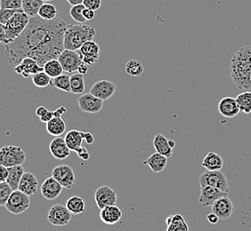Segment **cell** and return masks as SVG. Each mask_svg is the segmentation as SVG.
<instances>
[{
  "label": "cell",
  "instance_id": "cell-54",
  "mask_svg": "<svg viewBox=\"0 0 251 231\" xmlns=\"http://www.w3.org/2000/svg\"><path fill=\"white\" fill-rule=\"evenodd\" d=\"M169 145L174 149L176 147V141L174 140H169Z\"/></svg>",
  "mask_w": 251,
  "mask_h": 231
},
{
  "label": "cell",
  "instance_id": "cell-41",
  "mask_svg": "<svg viewBox=\"0 0 251 231\" xmlns=\"http://www.w3.org/2000/svg\"><path fill=\"white\" fill-rule=\"evenodd\" d=\"M0 7L1 9H22L23 0H0Z\"/></svg>",
  "mask_w": 251,
  "mask_h": 231
},
{
  "label": "cell",
  "instance_id": "cell-27",
  "mask_svg": "<svg viewBox=\"0 0 251 231\" xmlns=\"http://www.w3.org/2000/svg\"><path fill=\"white\" fill-rule=\"evenodd\" d=\"M66 122L62 117L54 116L52 120L47 123L48 133L54 137H58L60 135H63L66 131Z\"/></svg>",
  "mask_w": 251,
  "mask_h": 231
},
{
  "label": "cell",
  "instance_id": "cell-10",
  "mask_svg": "<svg viewBox=\"0 0 251 231\" xmlns=\"http://www.w3.org/2000/svg\"><path fill=\"white\" fill-rule=\"evenodd\" d=\"M60 63L63 66L64 72L74 73L77 71L78 67L83 63L80 53L77 51L64 49L63 53L58 57Z\"/></svg>",
  "mask_w": 251,
  "mask_h": 231
},
{
  "label": "cell",
  "instance_id": "cell-30",
  "mask_svg": "<svg viewBox=\"0 0 251 231\" xmlns=\"http://www.w3.org/2000/svg\"><path fill=\"white\" fill-rule=\"evenodd\" d=\"M66 207L70 210V212L74 215L83 213L87 210L86 201L78 196H73L72 198H69L66 202Z\"/></svg>",
  "mask_w": 251,
  "mask_h": 231
},
{
  "label": "cell",
  "instance_id": "cell-25",
  "mask_svg": "<svg viewBox=\"0 0 251 231\" xmlns=\"http://www.w3.org/2000/svg\"><path fill=\"white\" fill-rule=\"evenodd\" d=\"M166 223L168 226L167 231H190L187 222L180 213L169 215L166 220Z\"/></svg>",
  "mask_w": 251,
  "mask_h": 231
},
{
  "label": "cell",
  "instance_id": "cell-36",
  "mask_svg": "<svg viewBox=\"0 0 251 231\" xmlns=\"http://www.w3.org/2000/svg\"><path fill=\"white\" fill-rule=\"evenodd\" d=\"M144 72V64L137 60H130L126 64V73L131 77H139Z\"/></svg>",
  "mask_w": 251,
  "mask_h": 231
},
{
  "label": "cell",
  "instance_id": "cell-3",
  "mask_svg": "<svg viewBox=\"0 0 251 231\" xmlns=\"http://www.w3.org/2000/svg\"><path fill=\"white\" fill-rule=\"evenodd\" d=\"M96 36L97 30L90 25H68L63 38L64 49L73 51L79 50L86 42L94 40Z\"/></svg>",
  "mask_w": 251,
  "mask_h": 231
},
{
  "label": "cell",
  "instance_id": "cell-26",
  "mask_svg": "<svg viewBox=\"0 0 251 231\" xmlns=\"http://www.w3.org/2000/svg\"><path fill=\"white\" fill-rule=\"evenodd\" d=\"M202 166L208 171H219L224 166V159L218 153L210 151L203 159Z\"/></svg>",
  "mask_w": 251,
  "mask_h": 231
},
{
  "label": "cell",
  "instance_id": "cell-51",
  "mask_svg": "<svg viewBox=\"0 0 251 231\" xmlns=\"http://www.w3.org/2000/svg\"><path fill=\"white\" fill-rule=\"evenodd\" d=\"M87 72H88V65H87L86 63H83L82 64L78 67L77 73H79V74L85 76Z\"/></svg>",
  "mask_w": 251,
  "mask_h": 231
},
{
  "label": "cell",
  "instance_id": "cell-19",
  "mask_svg": "<svg viewBox=\"0 0 251 231\" xmlns=\"http://www.w3.org/2000/svg\"><path fill=\"white\" fill-rule=\"evenodd\" d=\"M49 149L53 158L58 160H64L71 154V149L68 147L65 139L58 136L55 137L49 144Z\"/></svg>",
  "mask_w": 251,
  "mask_h": 231
},
{
  "label": "cell",
  "instance_id": "cell-14",
  "mask_svg": "<svg viewBox=\"0 0 251 231\" xmlns=\"http://www.w3.org/2000/svg\"><path fill=\"white\" fill-rule=\"evenodd\" d=\"M78 53L81 55L83 63L91 66L99 61L100 46L94 40L87 41L78 50Z\"/></svg>",
  "mask_w": 251,
  "mask_h": 231
},
{
  "label": "cell",
  "instance_id": "cell-44",
  "mask_svg": "<svg viewBox=\"0 0 251 231\" xmlns=\"http://www.w3.org/2000/svg\"><path fill=\"white\" fill-rule=\"evenodd\" d=\"M75 152L77 153V157H78L79 159H83V160H85V161H87V160L90 159V153L88 152L87 148L84 147L83 145L80 148H78Z\"/></svg>",
  "mask_w": 251,
  "mask_h": 231
},
{
  "label": "cell",
  "instance_id": "cell-33",
  "mask_svg": "<svg viewBox=\"0 0 251 231\" xmlns=\"http://www.w3.org/2000/svg\"><path fill=\"white\" fill-rule=\"evenodd\" d=\"M71 89L73 94H81L86 90V82L84 75L79 73L71 76Z\"/></svg>",
  "mask_w": 251,
  "mask_h": 231
},
{
  "label": "cell",
  "instance_id": "cell-5",
  "mask_svg": "<svg viewBox=\"0 0 251 231\" xmlns=\"http://www.w3.org/2000/svg\"><path fill=\"white\" fill-rule=\"evenodd\" d=\"M26 160V153L23 147L6 145L0 150V164L6 167L23 165Z\"/></svg>",
  "mask_w": 251,
  "mask_h": 231
},
{
  "label": "cell",
  "instance_id": "cell-16",
  "mask_svg": "<svg viewBox=\"0 0 251 231\" xmlns=\"http://www.w3.org/2000/svg\"><path fill=\"white\" fill-rule=\"evenodd\" d=\"M15 71L25 77H30L44 71V68L41 67L33 58L27 57L25 58L18 65L15 66Z\"/></svg>",
  "mask_w": 251,
  "mask_h": 231
},
{
  "label": "cell",
  "instance_id": "cell-55",
  "mask_svg": "<svg viewBox=\"0 0 251 231\" xmlns=\"http://www.w3.org/2000/svg\"><path fill=\"white\" fill-rule=\"evenodd\" d=\"M44 2H50V1H53V0H43Z\"/></svg>",
  "mask_w": 251,
  "mask_h": 231
},
{
  "label": "cell",
  "instance_id": "cell-23",
  "mask_svg": "<svg viewBox=\"0 0 251 231\" xmlns=\"http://www.w3.org/2000/svg\"><path fill=\"white\" fill-rule=\"evenodd\" d=\"M143 164L148 165L154 173H162L167 167L168 158L163 155L159 154L158 152H155L145 160Z\"/></svg>",
  "mask_w": 251,
  "mask_h": 231
},
{
  "label": "cell",
  "instance_id": "cell-35",
  "mask_svg": "<svg viewBox=\"0 0 251 231\" xmlns=\"http://www.w3.org/2000/svg\"><path fill=\"white\" fill-rule=\"evenodd\" d=\"M240 111L244 114L251 113V92L243 91L236 97Z\"/></svg>",
  "mask_w": 251,
  "mask_h": 231
},
{
  "label": "cell",
  "instance_id": "cell-38",
  "mask_svg": "<svg viewBox=\"0 0 251 231\" xmlns=\"http://www.w3.org/2000/svg\"><path fill=\"white\" fill-rule=\"evenodd\" d=\"M86 8L84 4L80 5H73L70 9V15L75 22L78 23L79 24H85L87 20L83 15V11Z\"/></svg>",
  "mask_w": 251,
  "mask_h": 231
},
{
  "label": "cell",
  "instance_id": "cell-32",
  "mask_svg": "<svg viewBox=\"0 0 251 231\" xmlns=\"http://www.w3.org/2000/svg\"><path fill=\"white\" fill-rule=\"evenodd\" d=\"M44 71L47 73L49 76L54 78V77H59L61 76L62 74H63V66L60 63L58 59H53V60H50L48 63H46L44 65Z\"/></svg>",
  "mask_w": 251,
  "mask_h": 231
},
{
  "label": "cell",
  "instance_id": "cell-39",
  "mask_svg": "<svg viewBox=\"0 0 251 231\" xmlns=\"http://www.w3.org/2000/svg\"><path fill=\"white\" fill-rule=\"evenodd\" d=\"M32 82L37 87L44 88L49 87V85L52 84V77L49 76L45 71L38 73L32 76Z\"/></svg>",
  "mask_w": 251,
  "mask_h": 231
},
{
  "label": "cell",
  "instance_id": "cell-53",
  "mask_svg": "<svg viewBox=\"0 0 251 231\" xmlns=\"http://www.w3.org/2000/svg\"><path fill=\"white\" fill-rule=\"evenodd\" d=\"M66 1L72 6L73 5H80V4H83V2H84V0H66Z\"/></svg>",
  "mask_w": 251,
  "mask_h": 231
},
{
  "label": "cell",
  "instance_id": "cell-8",
  "mask_svg": "<svg viewBox=\"0 0 251 231\" xmlns=\"http://www.w3.org/2000/svg\"><path fill=\"white\" fill-rule=\"evenodd\" d=\"M72 212L66 206L56 204L50 208L48 214V221L53 226H67L72 221Z\"/></svg>",
  "mask_w": 251,
  "mask_h": 231
},
{
  "label": "cell",
  "instance_id": "cell-50",
  "mask_svg": "<svg viewBox=\"0 0 251 231\" xmlns=\"http://www.w3.org/2000/svg\"><path fill=\"white\" fill-rule=\"evenodd\" d=\"M66 112H67L66 107L61 106L56 111H53V115H54V116H56V117H62V116L64 113H66Z\"/></svg>",
  "mask_w": 251,
  "mask_h": 231
},
{
  "label": "cell",
  "instance_id": "cell-24",
  "mask_svg": "<svg viewBox=\"0 0 251 231\" xmlns=\"http://www.w3.org/2000/svg\"><path fill=\"white\" fill-rule=\"evenodd\" d=\"M153 147L156 152L163 155L168 159L171 158L174 153V149L169 145V140L161 134H157L153 139Z\"/></svg>",
  "mask_w": 251,
  "mask_h": 231
},
{
  "label": "cell",
  "instance_id": "cell-45",
  "mask_svg": "<svg viewBox=\"0 0 251 231\" xmlns=\"http://www.w3.org/2000/svg\"><path fill=\"white\" fill-rule=\"evenodd\" d=\"M9 175V169L5 165H0V183H5Z\"/></svg>",
  "mask_w": 251,
  "mask_h": 231
},
{
  "label": "cell",
  "instance_id": "cell-40",
  "mask_svg": "<svg viewBox=\"0 0 251 231\" xmlns=\"http://www.w3.org/2000/svg\"><path fill=\"white\" fill-rule=\"evenodd\" d=\"M13 192L14 190L8 183H0V205L2 207H5Z\"/></svg>",
  "mask_w": 251,
  "mask_h": 231
},
{
  "label": "cell",
  "instance_id": "cell-34",
  "mask_svg": "<svg viewBox=\"0 0 251 231\" xmlns=\"http://www.w3.org/2000/svg\"><path fill=\"white\" fill-rule=\"evenodd\" d=\"M57 15H58L57 7L50 3H44L39 12V17L46 21L56 19Z\"/></svg>",
  "mask_w": 251,
  "mask_h": 231
},
{
  "label": "cell",
  "instance_id": "cell-18",
  "mask_svg": "<svg viewBox=\"0 0 251 231\" xmlns=\"http://www.w3.org/2000/svg\"><path fill=\"white\" fill-rule=\"evenodd\" d=\"M63 187L53 176L46 179L43 184L41 185V194L44 198L48 200H54L58 198L63 192Z\"/></svg>",
  "mask_w": 251,
  "mask_h": 231
},
{
  "label": "cell",
  "instance_id": "cell-1",
  "mask_svg": "<svg viewBox=\"0 0 251 231\" xmlns=\"http://www.w3.org/2000/svg\"><path fill=\"white\" fill-rule=\"evenodd\" d=\"M60 18L46 21L30 18L25 31L12 43L5 45V56L11 65H18L25 58L35 59L41 67L50 60L58 59L64 50L63 38L67 28Z\"/></svg>",
  "mask_w": 251,
  "mask_h": 231
},
{
  "label": "cell",
  "instance_id": "cell-46",
  "mask_svg": "<svg viewBox=\"0 0 251 231\" xmlns=\"http://www.w3.org/2000/svg\"><path fill=\"white\" fill-rule=\"evenodd\" d=\"M84 140H86L87 144H93L95 142V136L90 132H81Z\"/></svg>",
  "mask_w": 251,
  "mask_h": 231
},
{
  "label": "cell",
  "instance_id": "cell-20",
  "mask_svg": "<svg viewBox=\"0 0 251 231\" xmlns=\"http://www.w3.org/2000/svg\"><path fill=\"white\" fill-rule=\"evenodd\" d=\"M218 111L223 116L227 118L234 117L241 112L236 98L230 96L225 97L219 101Z\"/></svg>",
  "mask_w": 251,
  "mask_h": 231
},
{
  "label": "cell",
  "instance_id": "cell-52",
  "mask_svg": "<svg viewBox=\"0 0 251 231\" xmlns=\"http://www.w3.org/2000/svg\"><path fill=\"white\" fill-rule=\"evenodd\" d=\"M49 110H48V108L45 106H39L37 110H36V114L39 116V117L42 116L44 114H46Z\"/></svg>",
  "mask_w": 251,
  "mask_h": 231
},
{
  "label": "cell",
  "instance_id": "cell-2",
  "mask_svg": "<svg viewBox=\"0 0 251 231\" xmlns=\"http://www.w3.org/2000/svg\"><path fill=\"white\" fill-rule=\"evenodd\" d=\"M230 76L234 86L242 91L251 88V46H242L232 55Z\"/></svg>",
  "mask_w": 251,
  "mask_h": 231
},
{
  "label": "cell",
  "instance_id": "cell-49",
  "mask_svg": "<svg viewBox=\"0 0 251 231\" xmlns=\"http://www.w3.org/2000/svg\"><path fill=\"white\" fill-rule=\"evenodd\" d=\"M207 220H208V222H209V223H211V224H217L220 219L218 218L217 214H215L214 212H211V213L208 214V216H207Z\"/></svg>",
  "mask_w": 251,
  "mask_h": 231
},
{
  "label": "cell",
  "instance_id": "cell-22",
  "mask_svg": "<svg viewBox=\"0 0 251 231\" xmlns=\"http://www.w3.org/2000/svg\"><path fill=\"white\" fill-rule=\"evenodd\" d=\"M19 190L28 196H34L39 190V181L32 173H25L19 184Z\"/></svg>",
  "mask_w": 251,
  "mask_h": 231
},
{
  "label": "cell",
  "instance_id": "cell-31",
  "mask_svg": "<svg viewBox=\"0 0 251 231\" xmlns=\"http://www.w3.org/2000/svg\"><path fill=\"white\" fill-rule=\"evenodd\" d=\"M43 0H23V11L30 18L39 16L40 7L43 5Z\"/></svg>",
  "mask_w": 251,
  "mask_h": 231
},
{
  "label": "cell",
  "instance_id": "cell-6",
  "mask_svg": "<svg viewBox=\"0 0 251 231\" xmlns=\"http://www.w3.org/2000/svg\"><path fill=\"white\" fill-rule=\"evenodd\" d=\"M199 183L201 186L208 185L212 186L215 188L222 190L224 192L228 193L230 190L231 186L228 181V178L225 173H223L221 170L219 171H205L204 173L200 176Z\"/></svg>",
  "mask_w": 251,
  "mask_h": 231
},
{
  "label": "cell",
  "instance_id": "cell-21",
  "mask_svg": "<svg viewBox=\"0 0 251 231\" xmlns=\"http://www.w3.org/2000/svg\"><path fill=\"white\" fill-rule=\"evenodd\" d=\"M123 217V212L116 205L104 207L100 210V219L107 225H114L121 222Z\"/></svg>",
  "mask_w": 251,
  "mask_h": 231
},
{
  "label": "cell",
  "instance_id": "cell-13",
  "mask_svg": "<svg viewBox=\"0 0 251 231\" xmlns=\"http://www.w3.org/2000/svg\"><path fill=\"white\" fill-rule=\"evenodd\" d=\"M79 109L86 113L97 114L100 112L103 107V101L93 95L92 93H84L77 100Z\"/></svg>",
  "mask_w": 251,
  "mask_h": 231
},
{
  "label": "cell",
  "instance_id": "cell-15",
  "mask_svg": "<svg viewBox=\"0 0 251 231\" xmlns=\"http://www.w3.org/2000/svg\"><path fill=\"white\" fill-rule=\"evenodd\" d=\"M116 85L109 80H99L93 85L89 92L102 101L109 100L116 92Z\"/></svg>",
  "mask_w": 251,
  "mask_h": 231
},
{
  "label": "cell",
  "instance_id": "cell-43",
  "mask_svg": "<svg viewBox=\"0 0 251 231\" xmlns=\"http://www.w3.org/2000/svg\"><path fill=\"white\" fill-rule=\"evenodd\" d=\"M83 4L87 8L97 11L101 6V0H84Z\"/></svg>",
  "mask_w": 251,
  "mask_h": 231
},
{
  "label": "cell",
  "instance_id": "cell-42",
  "mask_svg": "<svg viewBox=\"0 0 251 231\" xmlns=\"http://www.w3.org/2000/svg\"><path fill=\"white\" fill-rule=\"evenodd\" d=\"M17 11L19 10L0 9V24H6Z\"/></svg>",
  "mask_w": 251,
  "mask_h": 231
},
{
  "label": "cell",
  "instance_id": "cell-17",
  "mask_svg": "<svg viewBox=\"0 0 251 231\" xmlns=\"http://www.w3.org/2000/svg\"><path fill=\"white\" fill-rule=\"evenodd\" d=\"M212 212L218 215L220 220H227L232 216L234 211V206L228 197L219 198L211 207Z\"/></svg>",
  "mask_w": 251,
  "mask_h": 231
},
{
  "label": "cell",
  "instance_id": "cell-12",
  "mask_svg": "<svg viewBox=\"0 0 251 231\" xmlns=\"http://www.w3.org/2000/svg\"><path fill=\"white\" fill-rule=\"evenodd\" d=\"M228 193L224 192L218 188L204 185L201 186V193L199 197V203L201 205V207H212L214 203L218 200L219 198L226 197Z\"/></svg>",
  "mask_w": 251,
  "mask_h": 231
},
{
  "label": "cell",
  "instance_id": "cell-28",
  "mask_svg": "<svg viewBox=\"0 0 251 231\" xmlns=\"http://www.w3.org/2000/svg\"><path fill=\"white\" fill-rule=\"evenodd\" d=\"M64 139L67 143L68 147L72 151H76L78 148H80L84 141L81 131L76 130V129L69 131L65 135Z\"/></svg>",
  "mask_w": 251,
  "mask_h": 231
},
{
  "label": "cell",
  "instance_id": "cell-47",
  "mask_svg": "<svg viewBox=\"0 0 251 231\" xmlns=\"http://www.w3.org/2000/svg\"><path fill=\"white\" fill-rule=\"evenodd\" d=\"M83 15H84V17H85L87 21H91V20L94 19L95 16H96V11L89 9V8L86 7V8L84 9V11H83Z\"/></svg>",
  "mask_w": 251,
  "mask_h": 231
},
{
  "label": "cell",
  "instance_id": "cell-29",
  "mask_svg": "<svg viewBox=\"0 0 251 231\" xmlns=\"http://www.w3.org/2000/svg\"><path fill=\"white\" fill-rule=\"evenodd\" d=\"M9 175L6 183L9 184L13 190H17L19 188L21 180L23 175L25 174V168L23 165H16L13 167H9Z\"/></svg>",
  "mask_w": 251,
  "mask_h": 231
},
{
  "label": "cell",
  "instance_id": "cell-11",
  "mask_svg": "<svg viewBox=\"0 0 251 231\" xmlns=\"http://www.w3.org/2000/svg\"><path fill=\"white\" fill-rule=\"evenodd\" d=\"M117 199L118 194L116 190L107 185L99 187L95 192V200L100 210L104 207L116 205Z\"/></svg>",
  "mask_w": 251,
  "mask_h": 231
},
{
  "label": "cell",
  "instance_id": "cell-48",
  "mask_svg": "<svg viewBox=\"0 0 251 231\" xmlns=\"http://www.w3.org/2000/svg\"><path fill=\"white\" fill-rule=\"evenodd\" d=\"M53 117H54V115H53V111H49L46 114H44L42 116H40L39 118H40V121L41 122H43V123H49V121L52 120Z\"/></svg>",
  "mask_w": 251,
  "mask_h": 231
},
{
  "label": "cell",
  "instance_id": "cell-9",
  "mask_svg": "<svg viewBox=\"0 0 251 231\" xmlns=\"http://www.w3.org/2000/svg\"><path fill=\"white\" fill-rule=\"evenodd\" d=\"M52 176L63 188L71 189L76 183V175L73 169L67 164H60L53 168Z\"/></svg>",
  "mask_w": 251,
  "mask_h": 231
},
{
  "label": "cell",
  "instance_id": "cell-7",
  "mask_svg": "<svg viewBox=\"0 0 251 231\" xmlns=\"http://www.w3.org/2000/svg\"><path fill=\"white\" fill-rule=\"evenodd\" d=\"M30 207V198L19 189L14 190L5 207L8 212L19 215L26 212Z\"/></svg>",
  "mask_w": 251,
  "mask_h": 231
},
{
  "label": "cell",
  "instance_id": "cell-4",
  "mask_svg": "<svg viewBox=\"0 0 251 231\" xmlns=\"http://www.w3.org/2000/svg\"><path fill=\"white\" fill-rule=\"evenodd\" d=\"M30 17L23 9L15 13L5 25L0 26V41L4 46L12 43L25 31L28 26Z\"/></svg>",
  "mask_w": 251,
  "mask_h": 231
},
{
  "label": "cell",
  "instance_id": "cell-37",
  "mask_svg": "<svg viewBox=\"0 0 251 231\" xmlns=\"http://www.w3.org/2000/svg\"><path fill=\"white\" fill-rule=\"evenodd\" d=\"M53 87L57 88L66 92H72L71 89V76L67 74H62L61 76L52 78V84Z\"/></svg>",
  "mask_w": 251,
  "mask_h": 231
}]
</instances>
